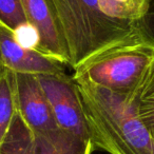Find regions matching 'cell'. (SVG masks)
Returning a JSON list of instances; mask_svg holds the SVG:
<instances>
[{
	"mask_svg": "<svg viewBox=\"0 0 154 154\" xmlns=\"http://www.w3.org/2000/svg\"><path fill=\"white\" fill-rule=\"evenodd\" d=\"M76 84L94 150L107 154H154L153 138L128 100L98 87Z\"/></svg>",
	"mask_w": 154,
	"mask_h": 154,
	"instance_id": "6da1fadb",
	"label": "cell"
},
{
	"mask_svg": "<svg viewBox=\"0 0 154 154\" xmlns=\"http://www.w3.org/2000/svg\"><path fill=\"white\" fill-rule=\"evenodd\" d=\"M154 62V48L136 34L73 69L75 82L105 89L131 103Z\"/></svg>",
	"mask_w": 154,
	"mask_h": 154,
	"instance_id": "7a4b0ae2",
	"label": "cell"
},
{
	"mask_svg": "<svg viewBox=\"0 0 154 154\" xmlns=\"http://www.w3.org/2000/svg\"><path fill=\"white\" fill-rule=\"evenodd\" d=\"M74 69L99 51L133 37V24L108 17L99 0H53Z\"/></svg>",
	"mask_w": 154,
	"mask_h": 154,
	"instance_id": "3957f363",
	"label": "cell"
},
{
	"mask_svg": "<svg viewBox=\"0 0 154 154\" xmlns=\"http://www.w3.org/2000/svg\"><path fill=\"white\" fill-rule=\"evenodd\" d=\"M48 98L60 129L90 139V132L80 98L79 90L73 76L66 72L36 75Z\"/></svg>",
	"mask_w": 154,
	"mask_h": 154,
	"instance_id": "277c9868",
	"label": "cell"
},
{
	"mask_svg": "<svg viewBox=\"0 0 154 154\" xmlns=\"http://www.w3.org/2000/svg\"><path fill=\"white\" fill-rule=\"evenodd\" d=\"M21 3L29 26L36 34V49L71 66L70 52L53 0H21Z\"/></svg>",
	"mask_w": 154,
	"mask_h": 154,
	"instance_id": "5b68a950",
	"label": "cell"
},
{
	"mask_svg": "<svg viewBox=\"0 0 154 154\" xmlns=\"http://www.w3.org/2000/svg\"><path fill=\"white\" fill-rule=\"evenodd\" d=\"M0 61L3 68L14 73L32 75L66 72L59 60L41 53L35 48L22 45L12 31L0 24Z\"/></svg>",
	"mask_w": 154,
	"mask_h": 154,
	"instance_id": "8992f818",
	"label": "cell"
},
{
	"mask_svg": "<svg viewBox=\"0 0 154 154\" xmlns=\"http://www.w3.org/2000/svg\"><path fill=\"white\" fill-rule=\"evenodd\" d=\"M17 111L34 134L58 129L57 122L36 75L15 73Z\"/></svg>",
	"mask_w": 154,
	"mask_h": 154,
	"instance_id": "52a82bcc",
	"label": "cell"
},
{
	"mask_svg": "<svg viewBox=\"0 0 154 154\" xmlns=\"http://www.w3.org/2000/svg\"><path fill=\"white\" fill-rule=\"evenodd\" d=\"M36 154H92L94 147L90 139L56 130L34 134Z\"/></svg>",
	"mask_w": 154,
	"mask_h": 154,
	"instance_id": "ba28073f",
	"label": "cell"
},
{
	"mask_svg": "<svg viewBox=\"0 0 154 154\" xmlns=\"http://www.w3.org/2000/svg\"><path fill=\"white\" fill-rule=\"evenodd\" d=\"M0 154H36L34 133L18 111L0 145Z\"/></svg>",
	"mask_w": 154,
	"mask_h": 154,
	"instance_id": "9c48e42d",
	"label": "cell"
},
{
	"mask_svg": "<svg viewBox=\"0 0 154 154\" xmlns=\"http://www.w3.org/2000/svg\"><path fill=\"white\" fill-rule=\"evenodd\" d=\"M17 112L15 73L3 68L0 76V145Z\"/></svg>",
	"mask_w": 154,
	"mask_h": 154,
	"instance_id": "30bf717a",
	"label": "cell"
},
{
	"mask_svg": "<svg viewBox=\"0 0 154 154\" xmlns=\"http://www.w3.org/2000/svg\"><path fill=\"white\" fill-rule=\"evenodd\" d=\"M130 103L154 140V62Z\"/></svg>",
	"mask_w": 154,
	"mask_h": 154,
	"instance_id": "8fae6325",
	"label": "cell"
},
{
	"mask_svg": "<svg viewBox=\"0 0 154 154\" xmlns=\"http://www.w3.org/2000/svg\"><path fill=\"white\" fill-rule=\"evenodd\" d=\"M99 2L108 17L134 26L143 14L146 0H99Z\"/></svg>",
	"mask_w": 154,
	"mask_h": 154,
	"instance_id": "7c38bea8",
	"label": "cell"
},
{
	"mask_svg": "<svg viewBox=\"0 0 154 154\" xmlns=\"http://www.w3.org/2000/svg\"><path fill=\"white\" fill-rule=\"evenodd\" d=\"M0 24L17 37L30 30L21 0H0Z\"/></svg>",
	"mask_w": 154,
	"mask_h": 154,
	"instance_id": "4fadbf2b",
	"label": "cell"
},
{
	"mask_svg": "<svg viewBox=\"0 0 154 154\" xmlns=\"http://www.w3.org/2000/svg\"><path fill=\"white\" fill-rule=\"evenodd\" d=\"M134 28L137 36L154 48V0H146L143 12Z\"/></svg>",
	"mask_w": 154,
	"mask_h": 154,
	"instance_id": "5bb4252c",
	"label": "cell"
},
{
	"mask_svg": "<svg viewBox=\"0 0 154 154\" xmlns=\"http://www.w3.org/2000/svg\"><path fill=\"white\" fill-rule=\"evenodd\" d=\"M2 71H3V66H2V63H1V61H0V76H1Z\"/></svg>",
	"mask_w": 154,
	"mask_h": 154,
	"instance_id": "9a60e30c",
	"label": "cell"
}]
</instances>
